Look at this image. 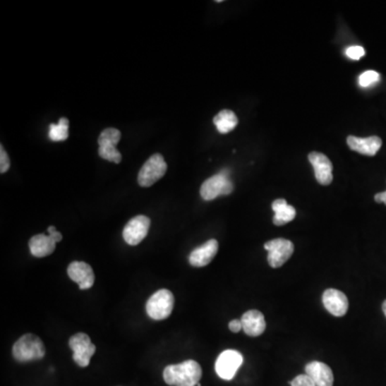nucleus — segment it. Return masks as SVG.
<instances>
[{
  "instance_id": "1",
  "label": "nucleus",
  "mask_w": 386,
  "mask_h": 386,
  "mask_svg": "<svg viewBox=\"0 0 386 386\" xmlns=\"http://www.w3.org/2000/svg\"><path fill=\"white\" fill-rule=\"evenodd\" d=\"M201 378V366L193 360L170 365L163 371L165 383L171 386H197Z\"/></svg>"
},
{
  "instance_id": "2",
  "label": "nucleus",
  "mask_w": 386,
  "mask_h": 386,
  "mask_svg": "<svg viewBox=\"0 0 386 386\" xmlns=\"http://www.w3.org/2000/svg\"><path fill=\"white\" fill-rule=\"evenodd\" d=\"M45 346L38 336L26 334L22 336L12 348L16 361L20 363L35 362L42 360L45 356Z\"/></svg>"
},
{
  "instance_id": "3",
  "label": "nucleus",
  "mask_w": 386,
  "mask_h": 386,
  "mask_svg": "<svg viewBox=\"0 0 386 386\" xmlns=\"http://www.w3.org/2000/svg\"><path fill=\"white\" fill-rule=\"evenodd\" d=\"M174 295L167 289L157 291L146 303V313L150 319L161 321L168 319L174 308Z\"/></svg>"
},
{
  "instance_id": "4",
  "label": "nucleus",
  "mask_w": 386,
  "mask_h": 386,
  "mask_svg": "<svg viewBox=\"0 0 386 386\" xmlns=\"http://www.w3.org/2000/svg\"><path fill=\"white\" fill-rule=\"evenodd\" d=\"M229 174H230V171L224 170L222 173L206 179L202 183L201 190H200L202 199L205 201H212L220 195H231L234 189V186H233Z\"/></svg>"
},
{
  "instance_id": "5",
  "label": "nucleus",
  "mask_w": 386,
  "mask_h": 386,
  "mask_svg": "<svg viewBox=\"0 0 386 386\" xmlns=\"http://www.w3.org/2000/svg\"><path fill=\"white\" fill-rule=\"evenodd\" d=\"M168 171V164L161 154H155L144 163L138 176L141 187H152L155 183L162 179Z\"/></svg>"
},
{
  "instance_id": "6",
  "label": "nucleus",
  "mask_w": 386,
  "mask_h": 386,
  "mask_svg": "<svg viewBox=\"0 0 386 386\" xmlns=\"http://www.w3.org/2000/svg\"><path fill=\"white\" fill-rule=\"evenodd\" d=\"M69 346L73 352L74 362L82 368L90 365L92 355L96 353V346L85 333H78L72 336L69 340Z\"/></svg>"
},
{
  "instance_id": "7",
  "label": "nucleus",
  "mask_w": 386,
  "mask_h": 386,
  "mask_svg": "<svg viewBox=\"0 0 386 386\" xmlns=\"http://www.w3.org/2000/svg\"><path fill=\"white\" fill-rule=\"evenodd\" d=\"M264 248L268 251L267 261L272 268L282 267L294 253V245L292 241L284 239L267 241Z\"/></svg>"
},
{
  "instance_id": "8",
  "label": "nucleus",
  "mask_w": 386,
  "mask_h": 386,
  "mask_svg": "<svg viewBox=\"0 0 386 386\" xmlns=\"http://www.w3.org/2000/svg\"><path fill=\"white\" fill-rule=\"evenodd\" d=\"M243 362V355L241 353L235 350H227L219 355L215 369L219 377L230 381L236 375Z\"/></svg>"
},
{
  "instance_id": "9",
  "label": "nucleus",
  "mask_w": 386,
  "mask_h": 386,
  "mask_svg": "<svg viewBox=\"0 0 386 386\" xmlns=\"http://www.w3.org/2000/svg\"><path fill=\"white\" fill-rule=\"evenodd\" d=\"M150 228V219L148 217L143 216V215L134 217L123 228V239L128 245H139L147 236Z\"/></svg>"
},
{
  "instance_id": "10",
  "label": "nucleus",
  "mask_w": 386,
  "mask_h": 386,
  "mask_svg": "<svg viewBox=\"0 0 386 386\" xmlns=\"http://www.w3.org/2000/svg\"><path fill=\"white\" fill-rule=\"evenodd\" d=\"M68 276L78 284L80 290H88L95 284V272L85 262L73 261L68 266Z\"/></svg>"
},
{
  "instance_id": "11",
  "label": "nucleus",
  "mask_w": 386,
  "mask_h": 386,
  "mask_svg": "<svg viewBox=\"0 0 386 386\" xmlns=\"http://www.w3.org/2000/svg\"><path fill=\"white\" fill-rule=\"evenodd\" d=\"M324 307L330 315L335 317H344L349 309L348 297L342 291L336 289H327L322 296Z\"/></svg>"
},
{
  "instance_id": "12",
  "label": "nucleus",
  "mask_w": 386,
  "mask_h": 386,
  "mask_svg": "<svg viewBox=\"0 0 386 386\" xmlns=\"http://www.w3.org/2000/svg\"><path fill=\"white\" fill-rule=\"evenodd\" d=\"M309 161L315 170V179L320 185L328 186L333 181V164L322 152H313L309 154Z\"/></svg>"
},
{
  "instance_id": "13",
  "label": "nucleus",
  "mask_w": 386,
  "mask_h": 386,
  "mask_svg": "<svg viewBox=\"0 0 386 386\" xmlns=\"http://www.w3.org/2000/svg\"><path fill=\"white\" fill-rule=\"evenodd\" d=\"M219 243L216 239H210L203 245L195 248L189 255L190 265L193 267H204L208 265L218 253Z\"/></svg>"
},
{
  "instance_id": "14",
  "label": "nucleus",
  "mask_w": 386,
  "mask_h": 386,
  "mask_svg": "<svg viewBox=\"0 0 386 386\" xmlns=\"http://www.w3.org/2000/svg\"><path fill=\"white\" fill-rule=\"evenodd\" d=\"M346 144L353 152L366 156H375L382 146V140L379 136H369V138H357L350 135L346 139Z\"/></svg>"
},
{
  "instance_id": "15",
  "label": "nucleus",
  "mask_w": 386,
  "mask_h": 386,
  "mask_svg": "<svg viewBox=\"0 0 386 386\" xmlns=\"http://www.w3.org/2000/svg\"><path fill=\"white\" fill-rule=\"evenodd\" d=\"M306 375L317 386H333L334 375L330 366L322 362H310L305 367Z\"/></svg>"
},
{
  "instance_id": "16",
  "label": "nucleus",
  "mask_w": 386,
  "mask_h": 386,
  "mask_svg": "<svg viewBox=\"0 0 386 386\" xmlns=\"http://www.w3.org/2000/svg\"><path fill=\"white\" fill-rule=\"evenodd\" d=\"M243 330L246 335L258 337L264 333L266 328L265 319L262 313L258 310H249L241 317Z\"/></svg>"
},
{
  "instance_id": "17",
  "label": "nucleus",
  "mask_w": 386,
  "mask_h": 386,
  "mask_svg": "<svg viewBox=\"0 0 386 386\" xmlns=\"http://www.w3.org/2000/svg\"><path fill=\"white\" fill-rule=\"evenodd\" d=\"M56 243L49 235H35L30 241V251L34 257H49L56 249Z\"/></svg>"
},
{
  "instance_id": "18",
  "label": "nucleus",
  "mask_w": 386,
  "mask_h": 386,
  "mask_svg": "<svg viewBox=\"0 0 386 386\" xmlns=\"http://www.w3.org/2000/svg\"><path fill=\"white\" fill-rule=\"evenodd\" d=\"M272 210L275 212L272 222L275 226L282 227L292 222L296 216V210L293 206L289 205L286 200H275L272 204Z\"/></svg>"
},
{
  "instance_id": "19",
  "label": "nucleus",
  "mask_w": 386,
  "mask_h": 386,
  "mask_svg": "<svg viewBox=\"0 0 386 386\" xmlns=\"http://www.w3.org/2000/svg\"><path fill=\"white\" fill-rule=\"evenodd\" d=\"M214 123L220 133L227 134L236 128L239 119L231 109H224L215 116Z\"/></svg>"
},
{
  "instance_id": "20",
  "label": "nucleus",
  "mask_w": 386,
  "mask_h": 386,
  "mask_svg": "<svg viewBox=\"0 0 386 386\" xmlns=\"http://www.w3.org/2000/svg\"><path fill=\"white\" fill-rule=\"evenodd\" d=\"M69 121L65 117L59 119V123H51L49 126V139L54 142L65 141L69 136Z\"/></svg>"
},
{
  "instance_id": "21",
  "label": "nucleus",
  "mask_w": 386,
  "mask_h": 386,
  "mask_svg": "<svg viewBox=\"0 0 386 386\" xmlns=\"http://www.w3.org/2000/svg\"><path fill=\"white\" fill-rule=\"evenodd\" d=\"M121 133L119 129L115 128H107L101 132L99 136V146H116L121 141Z\"/></svg>"
},
{
  "instance_id": "22",
  "label": "nucleus",
  "mask_w": 386,
  "mask_h": 386,
  "mask_svg": "<svg viewBox=\"0 0 386 386\" xmlns=\"http://www.w3.org/2000/svg\"><path fill=\"white\" fill-rule=\"evenodd\" d=\"M99 156L109 162L121 163V154L117 150L116 146H99Z\"/></svg>"
},
{
  "instance_id": "23",
  "label": "nucleus",
  "mask_w": 386,
  "mask_h": 386,
  "mask_svg": "<svg viewBox=\"0 0 386 386\" xmlns=\"http://www.w3.org/2000/svg\"><path fill=\"white\" fill-rule=\"evenodd\" d=\"M380 74L377 71H373V70H369V71L364 72V73L361 74L360 78H358V83L362 88H369V86L373 85L375 83L379 82Z\"/></svg>"
},
{
  "instance_id": "24",
  "label": "nucleus",
  "mask_w": 386,
  "mask_h": 386,
  "mask_svg": "<svg viewBox=\"0 0 386 386\" xmlns=\"http://www.w3.org/2000/svg\"><path fill=\"white\" fill-rule=\"evenodd\" d=\"M364 47H358V45H354V47H350L346 49V56L353 61H358V59H362L363 56H365Z\"/></svg>"
},
{
  "instance_id": "25",
  "label": "nucleus",
  "mask_w": 386,
  "mask_h": 386,
  "mask_svg": "<svg viewBox=\"0 0 386 386\" xmlns=\"http://www.w3.org/2000/svg\"><path fill=\"white\" fill-rule=\"evenodd\" d=\"M10 169V158L8 156L7 152H6L4 146H0V173L7 172Z\"/></svg>"
},
{
  "instance_id": "26",
  "label": "nucleus",
  "mask_w": 386,
  "mask_h": 386,
  "mask_svg": "<svg viewBox=\"0 0 386 386\" xmlns=\"http://www.w3.org/2000/svg\"><path fill=\"white\" fill-rule=\"evenodd\" d=\"M291 386H317L307 375H299L292 380Z\"/></svg>"
},
{
  "instance_id": "27",
  "label": "nucleus",
  "mask_w": 386,
  "mask_h": 386,
  "mask_svg": "<svg viewBox=\"0 0 386 386\" xmlns=\"http://www.w3.org/2000/svg\"><path fill=\"white\" fill-rule=\"evenodd\" d=\"M47 233H49V236H51L54 241H56V243H59V241H61V239H63V234L59 233L55 227H49V228H47Z\"/></svg>"
},
{
  "instance_id": "28",
  "label": "nucleus",
  "mask_w": 386,
  "mask_h": 386,
  "mask_svg": "<svg viewBox=\"0 0 386 386\" xmlns=\"http://www.w3.org/2000/svg\"><path fill=\"white\" fill-rule=\"evenodd\" d=\"M229 328L233 333H239V330H243V324L239 320H232L229 324Z\"/></svg>"
},
{
  "instance_id": "29",
  "label": "nucleus",
  "mask_w": 386,
  "mask_h": 386,
  "mask_svg": "<svg viewBox=\"0 0 386 386\" xmlns=\"http://www.w3.org/2000/svg\"><path fill=\"white\" fill-rule=\"evenodd\" d=\"M375 201L377 202V203H384L386 205V191L377 193V195H375Z\"/></svg>"
},
{
  "instance_id": "30",
  "label": "nucleus",
  "mask_w": 386,
  "mask_h": 386,
  "mask_svg": "<svg viewBox=\"0 0 386 386\" xmlns=\"http://www.w3.org/2000/svg\"><path fill=\"white\" fill-rule=\"evenodd\" d=\"M382 309H383L384 315H385L386 317V299L384 301L383 305H382Z\"/></svg>"
}]
</instances>
